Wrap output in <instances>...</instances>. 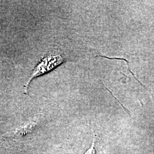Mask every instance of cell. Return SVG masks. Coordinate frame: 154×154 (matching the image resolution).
<instances>
[{
	"mask_svg": "<svg viewBox=\"0 0 154 154\" xmlns=\"http://www.w3.org/2000/svg\"><path fill=\"white\" fill-rule=\"evenodd\" d=\"M37 125L36 121H32L30 123H29L28 124L25 125V126L20 127L19 128L17 129L16 131H15V135L17 136H18L20 137H21L23 136H25L28 133H30L32 130L33 128L35 127Z\"/></svg>",
	"mask_w": 154,
	"mask_h": 154,
	"instance_id": "cell-2",
	"label": "cell"
},
{
	"mask_svg": "<svg viewBox=\"0 0 154 154\" xmlns=\"http://www.w3.org/2000/svg\"><path fill=\"white\" fill-rule=\"evenodd\" d=\"M64 61V59L61 55H49L45 58H42V61H41V62L38 63V65L36 66V67L34 70L32 77L29 80L25 86V94H28L26 90L28 86L29 85V83L32 81L33 78L39 76L41 74H45L46 72H49L54 68H55V67L60 65L61 63L63 62Z\"/></svg>",
	"mask_w": 154,
	"mask_h": 154,
	"instance_id": "cell-1",
	"label": "cell"
},
{
	"mask_svg": "<svg viewBox=\"0 0 154 154\" xmlns=\"http://www.w3.org/2000/svg\"><path fill=\"white\" fill-rule=\"evenodd\" d=\"M95 142H96V139H95V138H94L91 147L88 149V150L85 153V154H96Z\"/></svg>",
	"mask_w": 154,
	"mask_h": 154,
	"instance_id": "cell-4",
	"label": "cell"
},
{
	"mask_svg": "<svg viewBox=\"0 0 154 154\" xmlns=\"http://www.w3.org/2000/svg\"><path fill=\"white\" fill-rule=\"evenodd\" d=\"M100 57H103V58H107V59H109V60H123V61H125L127 62V66H128V70H129V72H130L131 74H132V76L134 77V78L138 81V82L139 83H140V85L143 86L144 88H146V87L143 85V84L142 83L140 82V81H139V80H138V79L136 78V77L134 75V74H133V72H132L131 70H130V66H129V62L127 61V60H126L125 58H118V57H106V56H104V55H99Z\"/></svg>",
	"mask_w": 154,
	"mask_h": 154,
	"instance_id": "cell-3",
	"label": "cell"
}]
</instances>
